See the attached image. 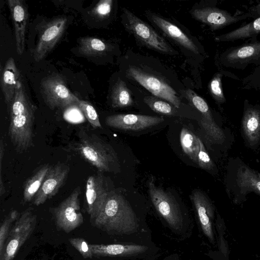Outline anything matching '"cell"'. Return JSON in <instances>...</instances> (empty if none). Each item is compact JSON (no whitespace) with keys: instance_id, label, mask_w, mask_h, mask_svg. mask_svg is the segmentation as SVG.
Wrapping results in <instances>:
<instances>
[{"instance_id":"25","label":"cell","mask_w":260,"mask_h":260,"mask_svg":"<svg viewBox=\"0 0 260 260\" xmlns=\"http://www.w3.org/2000/svg\"><path fill=\"white\" fill-rule=\"evenodd\" d=\"M111 100L113 108H125L133 105L131 92L122 80L118 79L113 86Z\"/></svg>"},{"instance_id":"30","label":"cell","mask_w":260,"mask_h":260,"mask_svg":"<svg viewBox=\"0 0 260 260\" xmlns=\"http://www.w3.org/2000/svg\"><path fill=\"white\" fill-rule=\"evenodd\" d=\"M200 148L198 156L197 164L201 169L205 170L212 174L218 173V169L213 160L205 146L202 140H200Z\"/></svg>"},{"instance_id":"5","label":"cell","mask_w":260,"mask_h":260,"mask_svg":"<svg viewBox=\"0 0 260 260\" xmlns=\"http://www.w3.org/2000/svg\"><path fill=\"white\" fill-rule=\"evenodd\" d=\"M74 150L99 172H109L115 159L112 148L96 135L81 129Z\"/></svg>"},{"instance_id":"22","label":"cell","mask_w":260,"mask_h":260,"mask_svg":"<svg viewBox=\"0 0 260 260\" xmlns=\"http://www.w3.org/2000/svg\"><path fill=\"white\" fill-rule=\"evenodd\" d=\"M22 83L14 59L10 57L3 69L1 81V88L7 108L11 103L16 89Z\"/></svg>"},{"instance_id":"10","label":"cell","mask_w":260,"mask_h":260,"mask_svg":"<svg viewBox=\"0 0 260 260\" xmlns=\"http://www.w3.org/2000/svg\"><path fill=\"white\" fill-rule=\"evenodd\" d=\"M80 187H76L58 206L53 208L52 213L57 226L68 233L83 222L80 211Z\"/></svg>"},{"instance_id":"26","label":"cell","mask_w":260,"mask_h":260,"mask_svg":"<svg viewBox=\"0 0 260 260\" xmlns=\"http://www.w3.org/2000/svg\"><path fill=\"white\" fill-rule=\"evenodd\" d=\"M200 138L187 128L181 129L180 142L182 149L190 159L197 164L200 148Z\"/></svg>"},{"instance_id":"15","label":"cell","mask_w":260,"mask_h":260,"mask_svg":"<svg viewBox=\"0 0 260 260\" xmlns=\"http://www.w3.org/2000/svg\"><path fill=\"white\" fill-rule=\"evenodd\" d=\"M67 22V18L61 17L47 24L34 49L33 56L36 61L43 60L54 47L63 34Z\"/></svg>"},{"instance_id":"3","label":"cell","mask_w":260,"mask_h":260,"mask_svg":"<svg viewBox=\"0 0 260 260\" xmlns=\"http://www.w3.org/2000/svg\"><path fill=\"white\" fill-rule=\"evenodd\" d=\"M224 184L227 195L235 204L244 202L250 193L260 196V173L238 156L228 159Z\"/></svg>"},{"instance_id":"20","label":"cell","mask_w":260,"mask_h":260,"mask_svg":"<svg viewBox=\"0 0 260 260\" xmlns=\"http://www.w3.org/2000/svg\"><path fill=\"white\" fill-rule=\"evenodd\" d=\"M149 20L166 36L190 51L198 54L199 50L195 43L185 32L175 24L150 12H146Z\"/></svg>"},{"instance_id":"6","label":"cell","mask_w":260,"mask_h":260,"mask_svg":"<svg viewBox=\"0 0 260 260\" xmlns=\"http://www.w3.org/2000/svg\"><path fill=\"white\" fill-rule=\"evenodd\" d=\"M37 222L33 209L24 210L12 226L0 254V260H13L22 245L32 233Z\"/></svg>"},{"instance_id":"29","label":"cell","mask_w":260,"mask_h":260,"mask_svg":"<svg viewBox=\"0 0 260 260\" xmlns=\"http://www.w3.org/2000/svg\"><path fill=\"white\" fill-rule=\"evenodd\" d=\"M75 105L82 112L92 127L102 128L98 114L94 107L90 103L80 100L78 98Z\"/></svg>"},{"instance_id":"9","label":"cell","mask_w":260,"mask_h":260,"mask_svg":"<svg viewBox=\"0 0 260 260\" xmlns=\"http://www.w3.org/2000/svg\"><path fill=\"white\" fill-rule=\"evenodd\" d=\"M126 74L154 96L165 100L176 108L180 107L181 102L176 92L164 79L135 66L129 67Z\"/></svg>"},{"instance_id":"19","label":"cell","mask_w":260,"mask_h":260,"mask_svg":"<svg viewBox=\"0 0 260 260\" xmlns=\"http://www.w3.org/2000/svg\"><path fill=\"white\" fill-rule=\"evenodd\" d=\"M191 14L194 19L208 25L213 30L221 29L250 16L249 14L234 16L226 11L213 7L196 9Z\"/></svg>"},{"instance_id":"21","label":"cell","mask_w":260,"mask_h":260,"mask_svg":"<svg viewBox=\"0 0 260 260\" xmlns=\"http://www.w3.org/2000/svg\"><path fill=\"white\" fill-rule=\"evenodd\" d=\"M8 4L14 27L16 51L19 55H21L24 49L28 18L27 9L20 0H9Z\"/></svg>"},{"instance_id":"7","label":"cell","mask_w":260,"mask_h":260,"mask_svg":"<svg viewBox=\"0 0 260 260\" xmlns=\"http://www.w3.org/2000/svg\"><path fill=\"white\" fill-rule=\"evenodd\" d=\"M123 14L126 28L141 44L164 54H175L173 48L147 23L126 9Z\"/></svg>"},{"instance_id":"33","label":"cell","mask_w":260,"mask_h":260,"mask_svg":"<svg viewBox=\"0 0 260 260\" xmlns=\"http://www.w3.org/2000/svg\"><path fill=\"white\" fill-rule=\"evenodd\" d=\"M18 216V212L16 210H12L2 222L0 227V254L2 253L3 247L8 238L10 228L12 223Z\"/></svg>"},{"instance_id":"24","label":"cell","mask_w":260,"mask_h":260,"mask_svg":"<svg viewBox=\"0 0 260 260\" xmlns=\"http://www.w3.org/2000/svg\"><path fill=\"white\" fill-rule=\"evenodd\" d=\"M50 167L48 165H44L27 179L25 183L23 192L24 202H28L34 199Z\"/></svg>"},{"instance_id":"17","label":"cell","mask_w":260,"mask_h":260,"mask_svg":"<svg viewBox=\"0 0 260 260\" xmlns=\"http://www.w3.org/2000/svg\"><path fill=\"white\" fill-rule=\"evenodd\" d=\"M164 121L162 117L134 114L108 116L105 122L109 126L126 131H139L157 125Z\"/></svg>"},{"instance_id":"34","label":"cell","mask_w":260,"mask_h":260,"mask_svg":"<svg viewBox=\"0 0 260 260\" xmlns=\"http://www.w3.org/2000/svg\"><path fill=\"white\" fill-rule=\"evenodd\" d=\"M69 241L84 258H91L93 256L90 244H88L85 239L81 238H73L69 239Z\"/></svg>"},{"instance_id":"23","label":"cell","mask_w":260,"mask_h":260,"mask_svg":"<svg viewBox=\"0 0 260 260\" xmlns=\"http://www.w3.org/2000/svg\"><path fill=\"white\" fill-rule=\"evenodd\" d=\"M260 33V17L234 30L215 37L219 42H229L255 37Z\"/></svg>"},{"instance_id":"35","label":"cell","mask_w":260,"mask_h":260,"mask_svg":"<svg viewBox=\"0 0 260 260\" xmlns=\"http://www.w3.org/2000/svg\"><path fill=\"white\" fill-rule=\"evenodd\" d=\"M112 6L113 1L101 0L93 8L92 13L98 18H105L110 14Z\"/></svg>"},{"instance_id":"13","label":"cell","mask_w":260,"mask_h":260,"mask_svg":"<svg viewBox=\"0 0 260 260\" xmlns=\"http://www.w3.org/2000/svg\"><path fill=\"white\" fill-rule=\"evenodd\" d=\"M241 133L247 147L255 150L260 146V105L245 101Z\"/></svg>"},{"instance_id":"18","label":"cell","mask_w":260,"mask_h":260,"mask_svg":"<svg viewBox=\"0 0 260 260\" xmlns=\"http://www.w3.org/2000/svg\"><path fill=\"white\" fill-rule=\"evenodd\" d=\"M69 171V167L64 164L51 167L34 199V204L39 206L55 196L66 180Z\"/></svg>"},{"instance_id":"12","label":"cell","mask_w":260,"mask_h":260,"mask_svg":"<svg viewBox=\"0 0 260 260\" xmlns=\"http://www.w3.org/2000/svg\"><path fill=\"white\" fill-rule=\"evenodd\" d=\"M223 66L236 69H244L250 64L260 67V42L255 41L232 47L220 57Z\"/></svg>"},{"instance_id":"4","label":"cell","mask_w":260,"mask_h":260,"mask_svg":"<svg viewBox=\"0 0 260 260\" xmlns=\"http://www.w3.org/2000/svg\"><path fill=\"white\" fill-rule=\"evenodd\" d=\"M148 187L153 206L168 228L177 236L188 235L191 228L190 221L184 215L175 199L162 188L156 186L152 177L148 181Z\"/></svg>"},{"instance_id":"28","label":"cell","mask_w":260,"mask_h":260,"mask_svg":"<svg viewBox=\"0 0 260 260\" xmlns=\"http://www.w3.org/2000/svg\"><path fill=\"white\" fill-rule=\"evenodd\" d=\"M34 105L29 101L22 83L16 89L11 103L8 108L9 115L25 111Z\"/></svg>"},{"instance_id":"8","label":"cell","mask_w":260,"mask_h":260,"mask_svg":"<svg viewBox=\"0 0 260 260\" xmlns=\"http://www.w3.org/2000/svg\"><path fill=\"white\" fill-rule=\"evenodd\" d=\"M36 109V107L33 105L25 111L10 115L9 135L18 152L25 151L32 145Z\"/></svg>"},{"instance_id":"36","label":"cell","mask_w":260,"mask_h":260,"mask_svg":"<svg viewBox=\"0 0 260 260\" xmlns=\"http://www.w3.org/2000/svg\"><path fill=\"white\" fill-rule=\"evenodd\" d=\"M244 81L246 86L248 87L260 88V67L255 69Z\"/></svg>"},{"instance_id":"11","label":"cell","mask_w":260,"mask_h":260,"mask_svg":"<svg viewBox=\"0 0 260 260\" xmlns=\"http://www.w3.org/2000/svg\"><path fill=\"white\" fill-rule=\"evenodd\" d=\"M41 91L45 102L51 109L75 105L78 99L68 89L63 78L58 74L44 78Z\"/></svg>"},{"instance_id":"32","label":"cell","mask_w":260,"mask_h":260,"mask_svg":"<svg viewBox=\"0 0 260 260\" xmlns=\"http://www.w3.org/2000/svg\"><path fill=\"white\" fill-rule=\"evenodd\" d=\"M222 74L220 73L215 74L208 85L211 96L218 104H223L226 101L222 87Z\"/></svg>"},{"instance_id":"27","label":"cell","mask_w":260,"mask_h":260,"mask_svg":"<svg viewBox=\"0 0 260 260\" xmlns=\"http://www.w3.org/2000/svg\"><path fill=\"white\" fill-rule=\"evenodd\" d=\"M109 50V46L103 40L94 37H83L79 40V51L86 56H100Z\"/></svg>"},{"instance_id":"2","label":"cell","mask_w":260,"mask_h":260,"mask_svg":"<svg viewBox=\"0 0 260 260\" xmlns=\"http://www.w3.org/2000/svg\"><path fill=\"white\" fill-rule=\"evenodd\" d=\"M184 94L201 115L200 124L209 149L214 151L217 156H226L235 140L231 129L224 125L221 120H216L207 102L193 90L188 89Z\"/></svg>"},{"instance_id":"16","label":"cell","mask_w":260,"mask_h":260,"mask_svg":"<svg viewBox=\"0 0 260 260\" xmlns=\"http://www.w3.org/2000/svg\"><path fill=\"white\" fill-rule=\"evenodd\" d=\"M190 199L195 208L203 233L209 241L214 244L213 223L215 207L213 204L208 196L200 190L193 191L190 195Z\"/></svg>"},{"instance_id":"38","label":"cell","mask_w":260,"mask_h":260,"mask_svg":"<svg viewBox=\"0 0 260 260\" xmlns=\"http://www.w3.org/2000/svg\"><path fill=\"white\" fill-rule=\"evenodd\" d=\"M254 11L256 12L258 15H260V4L256 7V8H255Z\"/></svg>"},{"instance_id":"37","label":"cell","mask_w":260,"mask_h":260,"mask_svg":"<svg viewBox=\"0 0 260 260\" xmlns=\"http://www.w3.org/2000/svg\"><path fill=\"white\" fill-rule=\"evenodd\" d=\"M5 142L3 138L2 137L0 141V176H2V162L4 157L5 150Z\"/></svg>"},{"instance_id":"1","label":"cell","mask_w":260,"mask_h":260,"mask_svg":"<svg viewBox=\"0 0 260 260\" xmlns=\"http://www.w3.org/2000/svg\"><path fill=\"white\" fill-rule=\"evenodd\" d=\"M93 222L108 234L120 238L121 243H153L148 226L125 198L116 191H109L103 209Z\"/></svg>"},{"instance_id":"14","label":"cell","mask_w":260,"mask_h":260,"mask_svg":"<svg viewBox=\"0 0 260 260\" xmlns=\"http://www.w3.org/2000/svg\"><path fill=\"white\" fill-rule=\"evenodd\" d=\"M109 192L102 172H99L88 177L86 182L85 197L86 211L92 221L103 209Z\"/></svg>"},{"instance_id":"31","label":"cell","mask_w":260,"mask_h":260,"mask_svg":"<svg viewBox=\"0 0 260 260\" xmlns=\"http://www.w3.org/2000/svg\"><path fill=\"white\" fill-rule=\"evenodd\" d=\"M144 101L155 112L166 115H172L175 113V109L170 104L157 97L147 96Z\"/></svg>"}]
</instances>
